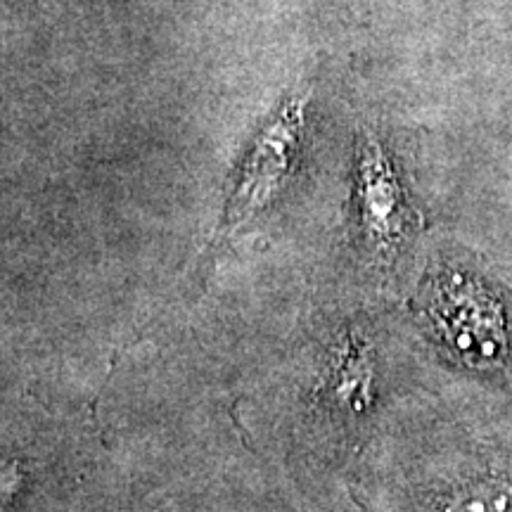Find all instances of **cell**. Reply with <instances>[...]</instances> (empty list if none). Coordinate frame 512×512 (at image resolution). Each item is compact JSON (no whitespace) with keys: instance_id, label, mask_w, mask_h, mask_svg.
I'll return each mask as SVG.
<instances>
[{"instance_id":"cell-2","label":"cell","mask_w":512,"mask_h":512,"mask_svg":"<svg viewBox=\"0 0 512 512\" xmlns=\"http://www.w3.org/2000/svg\"><path fill=\"white\" fill-rule=\"evenodd\" d=\"M304 128V98L292 95L283 102L278 114L261 128L252 150L242 159L223 207L219 233L228 235L242 223L254 219L261 209L268 207L290 174L294 152Z\"/></svg>"},{"instance_id":"cell-1","label":"cell","mask_w":512,"mask_h":512,"mask_svg":"<svg viewBox=\"0 0 512 512\" xmlns=\"http://www.w3.org/2000/svg\"><path fill=\"white\" fill-rule=\"evenodd\" d=\"M425 316L444 347L470 368H498L510 356V325L501 297L477 278L444 271L430 278Z\"/></svg>"},{"instance_id":"cell-5","label":"cell","mask_w":512,"mask_h":512,"mask_svg":"<svg viewBox=\"0 0 512 512\" xmlns=\"http://www.w3.org/2000/svg\"><path fill=\"white\" fill-rule=\"evenodd\" d=\"M418 512H512V475L470 477L425 498Z\"/></svg>"},{"instance_id":"cell-3","label":"cell","mask_w":512,"mask_h":512,"mask_svg":"<svg viewBox=\"0 0 512 512\" xmlns=\"http://www.w3.org/2000/svg\"><path fill=\"white\" fill-rule=\"evenodd\" d=\"M358 230L373 252L389 254L406 240L413 211L392 159L373 136L358 145Z\"/></svg>"},{"instance_id":"cell-4","label":"cell","mask_w":512,"mask_h":512,"mask_svg":"<svg viewBox=\"0 0 512 512\" xmlns=\"http://www.w3.org/2000/svg\"><path fill=\"white\" fill-rule=\"evenodd\" d=\"M377 361L373 342L358 330H347L332 344L320 377V403L335 420L356 422L373 411Z\"/></svg>"}]
</instances>
